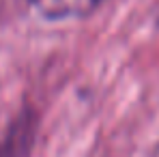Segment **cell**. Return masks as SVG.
<instances>
[{
    "mask_svg": "<svg viewBox=\"0 0 159 157\" xmlns=\"http://www.w3.org/2000/svg\"><path fill=\"white\" fill-rule=\"evenodd\" d=\"M39 133V114L34 108H22L0 136V157H30Z\"/></svg>",
    "mask_w": 159,
    "mask_h": 157,
    "instance_id": "cell-1",
    "label": "cell"
},
{
    "mask_svg": "<svg viewBox=\"0 0 159 157\" xmlns=\"http://www.w3.org/2000/svg\"><path fill=\"white\" fill-rule=\"evenodd\" d=\"M107 0H30L32 9L50 22L62 20H82L95 13Z\"/></svg>",
    "mask_w": 159,
    "mask_h": 157,
    "instance_id": "cell-2",
    "label": "cell"
}]
</instances>
